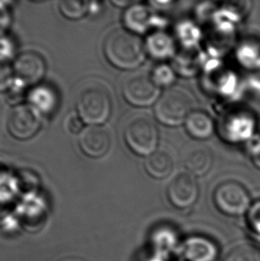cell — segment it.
I'll use <instances>...</instances> for the list:
<instances>
[{
	"mask_svg": "<svg viewBox=\"0 0 260 261\" xmlns=\"http://www.w3.org/2000/svg\"><path fill=\"white\" fill-rule=\"evenodd\" d=\"M103 55L114 67L133 70L144 60L145 50L140 38L126 30H115L103 41Z\"/></svg>",
	"mask_w": 260,
	"mask_h": 261,
	"instance_id": "6da1fadb",
	"label": "cell"
},
{
	"mask_svg": "<svg viewBox=\"0 0 260 261\" xmlns=\"http://www.w3.org/2000/svg\"><path fill=\"white\" fill-rule=\"evenodd\" d=\"M77 115L85 123L98 126L109 119L112 98L106 86L92 82L81 88L76 99Z\"/></svg>",
	"mask_w": 260,
	"mask_h": 261,
	"instance_id": "7a4b0ae2",
	"label": "cell"
},
{
	"mask_svg": "<svg viewBox=\"0 0 260 261\" xmlns=\"http://www.w3.org/2000/svg\"><path fill=\"white\" fill-rule=\"evenodd\" d=\"M193 101L187 92L177 88L168 89L154 106L155 116L167 126H178L191 114Z\"/></svg>",
	"mask_w": 260,
	"mask_h": 261,
	"instance_id": "3957f363",
	"label": "cell"
},
{
	"mask_svg": "<svg viewBox=\"0 0 260 261\" xmlns=\"http://www.w3.org/2000/svg\"><path fill=\"white\" fill-rule=\"evenodd\" d=\"M127 146L137 155H151L158 144V130L151 118L137 115L128 121L124 131Z\"/></svg>",
	"mask_w": 260,
	"mask_h": 261,
	"instance_id": "277c9868",
	"label": "cell"
},
{
	"mask_svg": "<svg viewBox=\"0 0 260 261\" xmlns=\"http://www.w3.org/2000/svg\"><path fill=\"white\" fill-rule=\"evenodd\" d=\"M213 199L218 211L229 217L244 215L251 207L248 191L236 181L220 184L215 190Z\"/></svg>",
	"mask_w": 260,
	"mask_h": 261,
	"instance_id": "5b68a950",
	"label": "cell"
},
{
	"mask_svg": "<svg viewBox=\"0 0 260 261\" xmlns=\"http://www.w3.org/2000/svg\"><path fill=\"white\" fill-rule=\"evenodd\" d=\"M122 95L132 106L143 107L152 105L160 95V89L151 77L144 73H134L124 80Z\"/></svg>",
	"mask_w": 260,
	"mask_h": 261,
	"instance_id": "8992f818",
	"label": "cell"
},
{
	"mask_svg": "<svg viewBox=\"0 0 260 261\" xmlns=\"http://www.w3.org/2000/svg\"><path fill=\"white\" fill-rule=\"evenodd\" d=\"M7 127L13 138L24 141L33 138L39 132L40 121L31 107L18 106L9 113Z\"/></svg>",
	"mask_w": 260,
	"mask_h": 261,
	"instance_id": "52a82bcc",
	"label": "cell"
},
{
	"mask_svg": "<svg viewBox=\"0 0 260 261\" xmlns=\"http://www.w3.org/2000/svg\"><path fill=\"white\" fill-rule=\"evenodd\" d=\"M12 69L19 82L24 85H34L46 73V61L38 52L25 51L18 56Z\"/></svg>",
	"mask_w": 260,
	"mask_h": 261,
	"instance_id": "ba28073f",
	"label": "cell"
},
{
	"mask_svg": "<svg viewBox=\"0 0 260 261\" xmlns=\"http://www.w3.org/2000/svg\"><path fill=\"white\" fill-rule=\"evenodd\" d=\"M199 196V187L194 176L180 173L169 183L168 198L176 208L184 210L193 206Z\"/></svg>",
	"mask_w": 260,
	"mask_h": 261,
	"instance_id": "9c48e42d",
	"label": "cell"
},
{
	"mask_svg": "<svg viewBox=\"0 0 260 261\" xmlns=\"http://www.w3.org/2000/svg\"><path fill=\"white\" fill-rule=\"evenodd\" d=\"M81 152L89 158H101L109 151L111 137L105 127L90 126L82 131L79 138Z\"/></svg>",
	"mask_w": 260,
	"mask_h": 261,
	"instance_id": "30bf717a",
	"label": "cell"
},
{
	"mask_svg": "<svg viewBox=\"0 0 260 261\" xmlns=\"http://www.w3.org/2000/svg\"><path fill=\"white\" fill-rule=\"evenodd\" d=\"M182 261H216L218 257L217 245L206 237L187 238L179 248Z\"/></svg>",
	"mask_w": 260,
	"mask_h": 261,
	"instance_id": "8fae6325",
	"label": "cell"
},
{
	"mask_svg": "<svg viewBox=\"0 0 260 261\" xmlns=\"http://www.w3.org/2000/svg\"><path fill=\"white\" fill-rule=\"evenodd\" d=\"M145 170L150 176L162 179L169 176L174 169V160L170 152L165 149H159L145 161Z\"/></svg>",
	"mask_w": 260,
	"mask_h": 261,
	"instance_id": "7c38bea8",
	"label": "cell"
},
{
	"mask_svg": "<svg viewBox=\"0 0 260 261\" xmlns=\"http://www.w3.org/2000/svg\"><path fill=\"white\" fill-rule=\"evenodd\" d=\"M185 163L191 173L202 176L210 170L212 157L210 150L203 145H194L187 150Z\"/></svg>",
	"mask_w": 260,
	"mask_h": 261,
	"instance_id": "4fadbf2b",
	"label": "cell"
},
{
	"mask_svg": "<svg viewBox=\"0 0 260 261\" xmlns=\"http://www.w3.org/2000/svg\"><path fill=\"white\" fill-rule=\"evenodd\" d=\"M186 127L190 136L196 139H207L214 132V122L207 113L196 111L186 120Z\"/></svg>",
	"mask_w": 260,
	"mask_h": 261,
	"instance_id": "5bb4252c",
	"label": "cell"
},
{
	"mask_svg": "<svg viewBox=\"0 0 260 261\" xmlns=\"http://www.w3.org/2000/svg\"><path fill=\"white\" fill-rule=\"evenodd\" d=\"M30 101L37 109L50 113L57 106V95L50 87H38L30 95Z\"/></svg>",
	"mask_w": 260,
	"mask_h": 261,
	"instance_id": "9a60e30c",
	"label": "cell"
},
{
	"mask_svg": "<svg viewBox=\"0 0 260 261\" xmlns=\"http://www.w3.org/2000/svg\"><path fill=\"white\" fill-rule=\"evenodd\" d=\"M151 244L153 246L155 252L160 254H169L176 247L177 237L174 230L169 229L167 227H161L155 230L154 233L151 236Z\"/></svg>",
	"mask_w": 260,
	"mask_h": 261,
	"instance_id": "2e32d148",
	"label": "cell"
},
{
	"mask_svg": "<svg viewBox=\"0 0 260 261\" xmlns=\"http://www.w3.org/2000/svg\"><path fill=\"white\" fill-rule=\"evenodd\" d=\"M124 22L127 28L136 32H143L149 22V13L144 7H132L124 15Z\"/></svg>",
	"mask_w": 260,
	"mask_h": 261,
	"instance_id": "e0dca14e",
	"label": "cell"
},
{
	"mask_svg": "<svg viewBox=\"0 0 260 261\" xmlns=\"http://www.w3.org/2000/svg\"><path fill=\"white\" fill-rule=\"evenodd\" d=\"M59 10L62 15L69 20H80L84 17L89 10V4L86 1L77 0L61 1Z\"/></svg>",
	"mask_w": 260,
	"mask_h": 261,
	"instance_id": "ac0fdd59",
	"label": "cell"
},
{
	"mask_svg": "<svg viewBox=\"0 0 260 261\" xmlns=\"http://www.w3.org/2000/svg\"><path fill=\"white\" fill-rule=\"evenodd\" d=\"M224 261H260V252L249 244H241L229 251Z\"/></svg>",
	"mask_w": 260,
	"mask_h": 261,
	"instance_id": "d6986e66",
	"label": "cell"
},
{
	"mask_svg": "<svg viewBox=\"0 0 260 261\" xmlns=\"http://www.w3.org/2000/svg\"><path fill=\"white\" fill-rule=\"evenodd\" d=\"M149 46L152 55L161 57V58L169 56V54L172 51V43L167 36L163 34L153 36Z\"/></svg>",
	"mask_w": 260,
	"mask_h": 261,
	"instance_id": "ffe728a7",
	"label": "cell"
},
{
	"mask_svg": "<svg viewBox=\"0 0 260 261\" xmlns=\"http://www.w3.org/2000/svg\"><path fill=\"white\" fill-rule=\"evenodd\" d=\"M151 80L153 81L155 84L161 87H165L172 84L175 81V74L174 71L167 65H160L154 69L152 72Z\"/></svg>",
	"mask_w": 260,
	"mask_h": 261,
	"instance_id": "44dd1931",
	"label": "cell"
},
{
	"mask_svg": "<svg viewBox=\"0 0 260 261\" xmlns=\"http://www.w3.org/2000/svg\"><path fill=\"white\" fill-rule=\"evenodd\" d=\"M247 220L250 229L260 237V200L256 201L247 213Z\"/></svg>",
	"mask_w": 260,
	"mask_h": 261,
	"instance_id": "7402d4cb",
	"label": "cell"
},
{
	"mask_svg": "<svg viewBox=\"0 0 260 261\" xmlns=\"http://www.w3.org/2000/svg\"><path fill=\"white\" fill-rule=\"evenodd\" d=\"M13 74V69L6 64H0V92L10 88Z\"/></svg>",
	"mask_w": 260,
	"mask_h": 261,
	"instance_id": "603a6c76",
	"label": "cell"
},
{
	"mask_svg": "<svg viewBox=\"0 0 260 261\" xmlns=\"http://www.w3.org/2000/svg\"><path fill=\"white\" fill-rule=\"evenodd\" d=\"M67 127L68 130L73 134L81 132L83 127V121L81 120V117L76 114H71L67 120Z\"/></svg>",
	"mask_w": 260,
	"mask_h": 261,
	"instance_id": "cb8c5ba5",
	"label": "cell"
},
{
	"mask_svg": "<svg viewBox=\"0 0 260 261\" xmlns=\"http://www.w3.org/2000/svg\"><path fill=\"white\" fill-rule=\"evenodd\" d=\"M252 160H253L254 164L260 169V145H257L256 149L254 150L252 153Z\"/></svg>",
	"mask_w": 260,
	"mask_h": 261,
	"instance_id": "d4e9b609",
	"label": "cell"
},
{
	"mask_svg": "<svg viewBox=\"0 0 260 261\" xmlns=\"http://www.w3.org/2000/svg\"><path fill=\"white\" fill-rule=\"evenodd\" d=\"M163 255L160 254V253H157L156 252V254L155 256H152V258H150L148 261H164L163 260Z\"/></svg>",
	"mask_w": 260,
	"mask_h": 261,
	"instance_id": "484cf974",
	"label": "cell"
},
{
	"mask_svg": "<svg viewBox=\"0 0 260 261\" xmlns=\"http://www.w3.org/2000/svg\"><path fill=\"white\" fill-rule=\"evenodd\" d=\"M114 5H116V6H122V7H126L127 5L130 4V2H120V1H117V2H113Z\"/></svg>",
	"mask_w": 260,
	"mask_h": 261,
	"instance_id": "4316f807",
	"label": "cell"
}]
</instances>
